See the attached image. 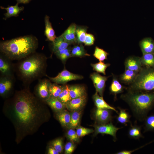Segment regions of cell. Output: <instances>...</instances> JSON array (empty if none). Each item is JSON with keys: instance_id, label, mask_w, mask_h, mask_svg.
Masks as SVG:
<instances>
[{"instance_id": "7", "label": "cell", "mask_w": 154, "mask_h": 154, "mask_svg": "<svg viewBox=\"0 0 154 154\" xmlns=\"http://www.w3.org/2000/svg\"><path fill=\"white\" fill-rule=\"evenodd\" d=\"M94 127L95 135L99 133L108 134L112 136L115 140L116 139L117 132L121 128L116 127L111 122L104 124L96 125H94Z\"/></svg>"}, {"instance_id": "4", "label": "cell", "mask_w": 154, "mask_h": 154, "mask_svg": "<svg viewBox=\"0 0 154 154\" xmlns=\"http://www.w3.org/2000/svg\"><path fill=\"white\" fill-rule=\"evenodd\" d=\"M121 97L128 104L134 116L140 120L145 119L154 105V91H128Z\"/></svg>"}, {"instance_id": "8", "label": "cell", "mask_w": 154, "mask_h": 154, "mask_svg": "<svg viewBox=\"0 0 154 154\" xmlns=\"http://www.w3.org/2000/svg\"><path fill=\"white\" fill-rule=\"evenodd\" d=\"M51 83L47 79L40 80L36 87V91L38 97L42 100L46 101L49 98L50 94L49 87Z\"/></svg>"}, {"instance_id": "24", "label": "cell", "mask_w": 154, "mask_h": 154, "mask_svg": "<svg viewBox=\"0 0 154 154\" xmlns=\"http://www.w3.org/2000/svg\"><path fill=\"white\" fill-rule=\"evenodd\" d=\"M70 114L67 110H63L58 112L57 117L58 121L64 127L68 126L70 119Z\"/></svg>"}, {"instance_id": "17", "label": "cell", "mask_w": 154, "mask_h": 154, "mask_svg": "<svg viewBox=\"0 0 154 154\" xmlns=\"http://www.w3.org/2000/svg\"><path fill=\"white\" fill-rule=\"evenodd\" d=\"M45 29L44 35L46 36L47 40L53 42L57 37L49 20V17L46 15L44 17Z\"/></svg>"}, {"instance_id": "10", "label": "cell", "mask_w": 154, "mask_h": 154, "mask_svg": "<svg viewBox=\"0 0 154 154\" xmlns=\"http://www.w3.org/2000/svg\"><path fill=\"white\" fill-rule=\"evenodd\" d=\"M124 65L125 69H128L139 72L143 66L140 57L136 56H130L125 60Z\"/></svg>"}, {"instance_id": "41", "label": "cell", "mask_w": 154, "mask_h": 154, "mask_svg": "<svg viewBox=\"0 0 154 154\" xmlns=\"http://www.w3.org/2000/svg\"><path fill=\"white\" fill-rule=\"evenodd\" d=\"M75 145L73 142H67L64 147V153L65 154H71L74 151Z\"/></svg>"}, {"instance_id": "12", "label": "cell", "mask_w": 154, "mask_h": 154, "mask_svg": "<svg viewBox=\"0 0 154 154\" xmlns=\"http://www.w3.org/2000/svg\"><path fill=\"white\" fill-rule=\"evenodd\" d=\"M86 98L85 94L80 97L72 99L66 104V107L72 112L80 110L84 106Z\"/></svg>"}, {"instance_id": "14", "label": "cell", "mask_w": 154, "mask_h": 154, "mask_svg": "<svg viewBox=\"0 0 154 154\" xmlns=\"http://www.w3.org/2000/svg\"><path fill=\"white\" fill-rule=\"evenodd\" d=\"M139 46L143 54L154 53V41L151 38H143L140 41Z\"/></svg>"}, {"instance_id": "23", "label": "cell", "mask_w": 154, "mask_h": 154, "mask_svg": "<svg viewBox=\"0 0 154 154\" xmlns=\"http://www.w3.org/2000/svg\"><path fill=\"white\" fill-rule=\"evenodd\" d=\"M70 114V119L68 127L74 129L79 126L81 116V111L79 110L72 112Z\"/></svg>"}, {"instance_id": "39", "label": "cell", "mask_w": 154, "mask_h": 154, "mask_svg": "<svg viewBox=\"0 0 154 154\" xmlns=\"http://www.w3.org/2000/svg\"><path fill=\"white\" fill-rule=\"evenodd\" d=\"M53 147L59 153H61L63 150V141L61 138H59L53 141L51 143Z\"/></svg>"}, {"instance_id": "25", "label": "cell", "mask_w": 154, "mask_h": 154, "mask_svg": "<svg viewBox=\"0 0 154 154\" xmlns=\"http://www.w3.org/2000/svg\"><path fill=\"white\" fill-rule=\"evenodd\" d=\"M125 87L120 83L117 78L114 76L110 87L111 92L116 96L117 94L122 93Z\"/></svg>"}, {"instance_id": "27", "label": "cell", "mask_w": 154, "mask_h": 154, "mask_svg": "<svg viewBox=\"0 0 154 154\" xmlns=\"http://www.w3.org/2000/svg\"><path fill=\"white\" fill-rule=\"evenodd\" d=\"M87 28L86 27L76 26V37L78 44L84 43L86 34Z\"/></svg>"}, {"instance_id": "31", "label": "cell", "mask_w": 154, "mask_h": 154, "mask_svg": "<svg viewBox=\"0 0 154 154\" xmlns=\"http://www.w3.org/2000/svg\"><path fill=\"white\" fill-rule=\"evenodd\" d=\"M119 109V112L117 118V121L120 123L126 125L129 121L130 115L125 110L121 108Z\"/></svg>"}, {"instance_id": "3", "label": "cell", "mask_w": 154, "mask_h": 154, "mask_svg": "<svg viewBox=\"0 0 154 154\" xmlns=\"http://www.w3.org/2000/svg\"><path fill=\"white\" fill-rule=\"evenodd\" d=\"M47 58L42 54L34 53L22 59L17 67V72L24 83H31L44 76Z\"/></svg>"}, {"instance_id": "26", "label": "cell", "mask_w": 154, "mask_h": 154, "mask_svg": "<svg viewBox=\"0 0 154 154\" xmlns=\"http://www.w3.org/2000/svg\"><path fill=\"white\" fill-rule=\"evenodd\" d=\"M140 59L143 66L154 67V53L143 54Z\"/></svg>"}, {"instance_id": "9", "label": "cell", "mask_w": 154, "mask_h": 154, "mask_svg": "<svg viewBox=\"0 0 154 154\" xmlns=\"http://www.w3.org/2000/svg\"><path fill=\"white\" fill-rule=\"evenodd\" d=\"M109 77L103 76L97 73L94 72L90 75V78L92 80L96 92L100 95L103 96L105 83Z\"/></svg>"}, {"instance_id": "44", "label": "cell", "mask_w": 154, "mask_h": 154, "mask_svg": "<svg viewBox=\"0 0 154 154\" xmlns=\"http://www.w3.org/2000/svg\"><path fill=\"white\" fill-rule=\"evenodd\" d=\"M59 153L53 147H49L48 149V154H58Z\"/></svg>"}, {"instance_id": "33", "label": "cell", "mask_w": 154, "mask_h": 154, "mask_svg": "<svg viewBox=\"0 0 154 154\" xmlns=\"http://www.w3.org/2000/svg\"><path fill=\"white\" fill-rule=\"evenodd\" d=\"M71 49L70 47L58 51L55 53L56 55L63 62H64L66 60L72 56Z\"/></svg>"}, {"instance_id": "42", "label": "cell", "mask_w": 154, "mask_h": 154, "mask_svg": "<svg viewBox=\"0 0 154 154\" xmlns=\"http://www.w3.org/2000/svg\"><path fill=\"white\" fill-rule=\"evenodd\" d=\"M95 40L94 37L93 35L87 33L84 43L85 45L91 46L94 44Z\"/></svg>"}, {"instance_id": "21", "label": "cell", "mask_w": 154, "mask_h": 154, "mask_svg": "<svg viewBox=\"0 0 154 154\" xmlns=\"http://www.w3.org/2000/svg\"><path fill=\"white\" fill-rule=\"evenodd\" d=\"M18 4L17 3L15 5L9 6L7 7H0L1 9H5L7 11V12L4 14L5 19L12 17L17 16L23 10L24 7H19Z\"/></svg>"}, {"instance_id": "34", "label": "cell", "mask_w": 154, "mask_h": 154, "mask_svg": "<svg viewBox=\"0 0 154 154\" xmlns=\"http://www.w3.org/2000/svg\"><path fill=\"white\" fill-rule=\"evenodd\" d=\"M109 54L104 50L96 46L94 54V56L100 62H102L107 59V56Z\"/></svg>"}, {"instance_id": "30", "label": "cell", "mask_w": 154, "mask_h": 154, "mask_svg": "<svg viewBox=\"0 0 154 154\" xmlns=\"http://www.w3.org/2000/svg\"><path fill=\"white\" fill-rule=\"evenodd\" d=\"M63 87L64 86H60L56 83H51L49 88L50 97L57 98L62 90Z\"/></svg>"}, {"instance_id": "32", "label": "cell", "mask_w": 154, "mask_h": 154, "mask_svg": "<svg viewBox=\"0 0 154 154\" xmlns=\"http://www.w3.org/2000/svg\"><path fill=\"white\" fill-rule=\"evenodd\" d=\"M128 135L130 137L136 139L142 137L140 127L136 125L131 126L129 130Z\"/></svg>"}, {"instance_id": "6", "label": "cell", "mask_w": 154, "mask_h": 154, "mask_svg": "<svg viewBox=\"0 0 154 154\" xmlns=\"http://www.w3.org/2000/svg\"><path fill=\"white\" fill-rule=\"evenodd\" d=\"M46 76L50 80L57 84H64L72 80L82 79L83 78L82 76L72 73L64 69L54 77H50Z\"/></svg>"}, {"instance_id": "20", "label": "cell", "mask_w": 154, "mask_h": 154, "mask_svg": "<svg viewBox=\"0 0 154 154\" xmlns=\"http://www.w3.org/2000/svg\"><path fill=\"white\" fill-rule=\"evenodd\" d=\"M46 102L51 108L56 112L61 111L66 107L65 104L56 98L50 97Z\"/></svg>"}, {"instance_id": "36", "label": "cell", "mask_w": 154, "mask_h": 154, "mask_svg": "<svg viewBox=\"0 0 154 154\" xmlns=\"http://www.w3.org/2000/svg\"><path fill=\"white\" fill-rule=\"evenodd\" d=\"M144 119L145 131H154V114L146 117Z\"/></svg>"}, {"instance_id": "40", "label": "cell", "mask_w": 154, "mask_h": 154, "mask_svg": "<svg viewBox=\"0 0 154 154\" xmlns=\"http://www.w3.org/2000/svg\"><path fill=\"white\" fill-rule=\"evenodd\" d=\"M76 26L75 24L73 23L71 24L66 29L74 43L77 42L75 34Z\"/></svg>"}, {"instance_id": "2", "label": "cell", "mask_w": 154, "mask_h": 154, "mask_svg": "<svg viewBox=\"0 0 154 154\" xmlns=\"http://www.w3.org/2000/svg\"><path fill=\"white\" fill-rule=\"evenodd\" d=\"M38 40L35 36L26 35L2 41L0 50L10 60H21L35 52Z\"/></svg>"}, {"instance_id": "16", "label": "cell", "mask_w": 154, "mask_h": 154, "mask_svg": "<svg viewBox=\"0 0 154 154\" xmlns=\"http://www.w3.org/2000/svg\"><path fill=\"white\" fill-rule=\"evenodd\" d=\"M9 60L4 55H0V71L3 76H12V68Z\"/></svg>"}, {"instance_id": "18", "label": "cell", "mask_w": 154, "mask_h": 154, "mask_svg": "<svg viewBox=\"0 0 154 154\" xmlns=\"http://www.w3.org/2000/svg\"><path fill=\"white\" fill-rule=\"evenodd\" d=\"M71 44L61 35L57 37L52 42V51L54 53L68 48Z\"/></svg>"}, {"instance_id": "35", "label": "cell", "mask_w": 154, "mask_h": 154, "mask_svg": "<svg viewBox=\"0 0 154 154\" xmlns=\"http://www.w3.org/2000/svg\"><path fill=\"white\" fill-rule=\"evenodd\" d=\"M94 70L98 72L102 73L106 75V70L107 68L110 65L109 63H105L100 61L99 62L94 64H91Z\"/></svg>"}, {"instance_id": "38", "label": "cell", "mask_w": 154, "mask_h": 154, "mask_svg": "<svg viewBox=\"0 0 154 154\" xmlns=\"http://www.w3.org/2000/svg\"><path fill=\"white\" fill-rule=\"evenodd\" d=\"M76 131L78 136L80 137L93 133L94 130L91 129L78 126L76 128Z\"/></svg>"}, {"instance_id": "37", "label": "cell", "mask_w": 154, "mask_h": 154, "mask_svg": "<svg viewBox=\"0 0 154 154\" xmlns=\"http://www.w3.org/2000/svg\"><path fill=\"white\" fill-rule=\"evenodd\" d=\"M74 129L69 128L67 132L66 136L70 141L78 142L79 141V137L78 136L76 131Z\"/></svg>"}, {"instance_id": "11", "label": "cell", "mask_w": 154, "mask_h": 154, "mask_svg": "<svg viewBox=\"0 0 154 154\" xmlns=\"http://www.w3.org/2000/svg\"><path fill=\"white\" fill-rule=\"evenodd\" d=\"M109 109L97 108L95 114L96 120L99 124L108 123L111 120L112 116Z\"/></svg>"}, {"instance_id": "28", "label": "cell", "mask_w": 154, "mask_h": 154, "mask_svg": "<svg viewBox=\"0 0 154 154\" xmlns=\"http://www.w3.org/2000/svg\"><path fill=\"white\" fill-rule=\"evenodd\" d=\"M71 54L72 56L79 57L90 55L86 52L84 46L81 44L80 45L75 46L72 48Z\"/></svg>"}, {"instance_id": "1", "label": "cell", "mask_w": 154, "mask_h": 154, "mask_svg": "<svg viewBox=\"0 0 154 154\" xmlns=\"http://www.w3.org/2000/svg\"><path fill=\"white\" fill-rule=\"evenodd\" d=\"M40 99L27 88L17 92L13 98L11 117L19 138L35 132L45 122V106Z\"/></svg>"}, {"instance_id": "22", "label": "cell", "mask_w": 154, "mask_h": 154, "mask_svg": "<svg viewBox=\"0 0 154 154\" xmlns=\"http://www.w3.org/2000/svg\"><path fill=\"white\" fill-rule=\"evenodd\" d=\"M70 96L72 99L81 97L86 94L85 87L80 85H74L69 86Z\"/></svg>"}, {"instance_id": "15", "label": "cell", "mask_w": 154, "mask_h": 154, "mask_svg": "<svg viewBox=\"0 0 154 154\" xmlns=\"http://www.w3.org/2000/svg\"><path fill=\"white\" fill-rule=\"evenodd\" d=\"M138 73L132 70L125 69L124 72L120 76L119 80L125 84L130 85L135 81Z\"/></svg>"}, {"instance_id": "29", "label": "cell", "mask_w": 154, "mask_h": 154, "mask_svg": "<svg viewBox=\"0 0 154 154\" xmlns=\"http://www.w3.org/2000/svg\"><path fill=\"white\" fill-rule=\"evenodd\" d=\"M57 98L65 105L72 99L70 94L69 86L68 85L64 86L63 90Z\"/></svg>"}, {"instance_id": "43", "label": "cell", "mask_w": 154, "mask_h": 154, "mask_svg": "<svg viewBox=\"0 0 154 154\" xmlns=\"http://www.w3.org/2000/svg\"><path fill=\"white\" fill-rule=\"evenodd\" d=\"M64 39L71 44L74 43L70 36L67 30L61 35Z\"/></svg>"}, {"instance_id": "19", "label": "cell", "mask_w": 154, "mask_h": 154, "mask_svg": "<svg viewBox=\"0 0 154 154\" xmlns=\"http://www.w3.org/2000/svg\"><path fill=\"white\" fill-rule=\"evenodd\" d=\"M95 104L97 108L108 109L112 110L117 113V111L113 107L108 104L104 99L103 96H99L96 92L93 96Z\"/></svg>"}, {"instance_id": "45", "label": "cell", "mask_w": 154, "mask_h": 154, "mask_svg": "<svg viewBox=\"0 0 154 154\" xmlns=\"http://www.w3.org/2000/svg\"><path fill=\"white\" fill-rule=\"evenodd\" d=\"M18 3H27L29 2L31 0H16Z\"/></svg>"}, {"instance_id": "5", "label": "cell", "mask_w": 154, "mask_h": 154, "mask_svg": "<svg viewBox=\"0 0 154 154\" xmlns=\"http://www.w3.org/2000/svg\"><path fill=\"white\" fill-rule=\"evenodd\" d=\"M128 91H154V67L143 66Z\"/></svg>"}, {"instance_id": "13", "label": "cell", "mask_w": 154, "mask_h": 154, "mask_svg": "<svg viewBox=\"0 0 154 154\" xmlns=\"http://www.w3.org/2000/svg\"><path fill=\"white\" fill-rule=\"evenodd\" d=\"M13 81L12 76H3L0 80V94L3 96L9 91L13 87Z\"/></svg>"}]
</instances>
